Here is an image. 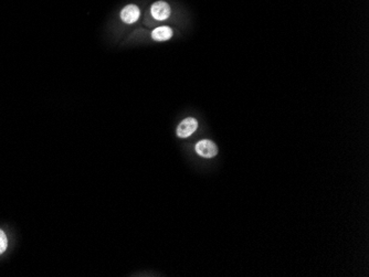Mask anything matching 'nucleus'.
<instances>
[{
    "mask_svg": "<svg viewBox=\"0 0 369 277\" xmlns=\"http://www.w3.org/2000/svg\"><path fill=\"white\" fill-rule=\"evenodd\" d=\"M195 149L197 154L204 158H214L218 155V147H217V145L208 139L200 140L199 143H197Z\"/></svg>",
    "mask_w": 369,
    "mask_h": 277,
    "instance_id": "obj_1",
    "label": "nucleus"
},
{
    "mask_svg": "<svg viewBox=\"0 0 369 277\" xmlns=\"http://www.w3.org/2000/svg\"><path fill=\"white\" fill-rule=\"evenodd\" d=\"M150 13L154 19L158 20V21H163V20L168 19L170 16V6L164 0H159V1H156L151 4Z\"/></svg>",
    "mask_w": 369,
    "mask_h": 277,
    "instance_id": "obj_2",
    "label": "nucleus"
},
{
    "mask_svg": "<svg viewBox=\"0 0 369 277\" xmlns=\"http://www.w3.org/2000/svg\"><path fill=\"white\" fill-rule=\"evenodd\" d=\"M198 128V122L194 117H188L181 122L177 127V136L180 138H187L193 135Z\"/></svg>",
    "mask_w": 369,
    "mask_h": 277,
    "instance_id": "obj_3",
    "label": "nucleus"
},
{
    "mask_svg": "<svg viewBox=\"0 0 369 277\" xmlns=\"http://www.w3.org/2000/svg\"><path fill=\"white\" fill-rule=\"evenodd\" d=\"M139 16L140 10L136 4H127L121 11V19H122L123 22L127 24L135 23L139 19Z\"/></svg>",
    "mask_w": 369,
    "mask_h": 277,
    "instance_id": "obj_4",
    "label": "nucleus"
},
{
    "mask_svg": "<svg viewBox=\"0 0 369 277\" xmlns=\"http://www.w3.org/2000/svg\"><path fill=\"white\" fill-rule=\"evenodd\" d=\"M171 37H173V30L167 26H161L156 28L153 32H151V38L155 41H167Z\"/></svg>",
    "mask_w": 369,
    "mask_h": 277,
    "instance_id": "obj_5",
    "label": "nucleus"
},
{
    "mask_svg": "<svg viewBox=\"0 0 369 277\" xmlns=\"http://www.w3.org/2000/svg\"><path fill=\"white\" fill-rule=\"evenodd\" d=\"M7 246H8L7 236L2 230H0V255L7 250Z\"/></svg>",
    "mask_w": 369,
    "mask_h": 277,
    "instance_id": "obj_6",
    "label": "nucleus"
}]
</instances>
